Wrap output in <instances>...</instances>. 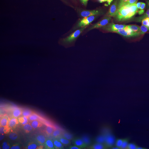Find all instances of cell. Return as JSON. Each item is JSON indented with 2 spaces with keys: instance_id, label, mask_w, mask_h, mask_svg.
<instances>
[{
  "instance_id": "obj_3",
  "label": "cell",
  "mask_w": 149,
  "mask_h": 149,
  "mask_svg": "<svg viewBox=\"0 0 149 149\" xmlns=\"http://www.w3.org/2000/svg\"><path fill=\"white\" fill-rule=\"evenodd\" d=\"M124 1H126L127 2H128L129 3H130V5H132V4H133L134 2V0H124Z\"/></svg>"
},
{
  "instance_id": "obj_2",
  "label": "cell",
  "mask_w": 149,
  "mask_h": 149,
  "mask_svg": "<svg viewBox=\"0 0 149 149\" xmlns=\"http://www.w3.org/2000/svg\"><path fill=\"white\" fill-rule=\"evenodd\" d=\"M144 61L145 62H148V61H149V52H148V53L146 55L145 58H144Z\"/></svg>"
},
{
  "instance_id": "obj_1",
  "label": "cell",
  "mask_w": 149,
  "mask_h": 149,
  "mask_svg": "<svg viewBox=\"0 0 149 149\" xmlns=\"http://www.w3.org/2000/svg\"><path fill=\"white\" fill-rule=\"evenodd\" d=\"M149 83V63L134 74L122 78L119 82L123 89L135 92L145 87Z\"/></svg>"
}]
</instances>
